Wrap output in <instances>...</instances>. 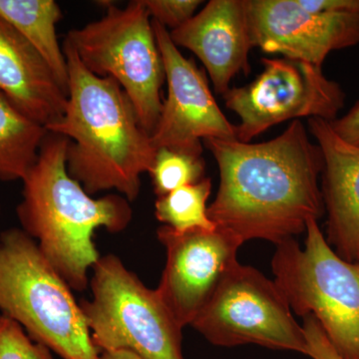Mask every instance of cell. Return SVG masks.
Returning a JSON list of instances; mask_svg holds the SVG:
<instances>
[{"mask_svg":"<svg viewBox=\"0 0 359 359\" xmlns=\"http://www.w3.org/2000/svg\"><path fill=\"white\" fill-rule=\"evenodd\" d=\"M166 249V264L156 292L180 327L196 316L236 264L243 243L229 231H178L168 226L157 231Z\"/></svg>","mask_w":359,"mask_h":359,"instance_id":"11","label":"cell"},{"mask_svg":"<svg viewBox=\"0 0 359 359\" xmlns=\"http://www.w3.org/2000/svg\"><path fill=\"white\" fill-rule=\"evenodd\" d=\"M306 245H276L275 283L299 316H313L344 359H359V264L335 254L318 224H306Z\"/></svg>","mask_w":359,"mask_h":359,"instance_id":"5","label":"cell"},{"mask_svg":"<svg viewBox=\"0 0 359 359\" xmlns=\"http://www.w3.org/2000/svg\"><path fill=\"white\" fill-rule=\"evenodd\" d=\"M151 178L157 197L205 179V161L202 155L170 148L156 151L151 168Z\"/></svg>","mask_w":359,"mask_h":359,"instance_id":"19","label":"cell"},{"mask_svg":"<svg viewBox=\"0 0 359 359\" xmlns=\"http://www.w3.org/2000/svg\"><path fill=\"white\" fill-rule=\"evenodd\" d=\"M191 327L217 346L257 344L306 354L304 327L275 280L252 266L235 264L222 278Z\"/></svg>","mask_w":359,"mask_h":359,"instance_id":"8","label":"cell"},{"mask_svg":"<svg viewBox=\"0 0 359 359\" xmlns=\"http://www.w3.org/2000/svg\"><path fill=\"white\" fill-rule=\"evenodd\" d=\"M304 334L306 339V356L311 359H344L335 351L318 321L313 316L304 318Z\"/></svg>","mask_w":359,"mask_h":359,"instance_id":"22","label":"cell"},{"mask_svg":"<svg viewBox=\"0 0 359 359\" xmlns=\"http://www.w3.org/2000/svg\"><path fill=\"white\" fill-rule=\"evenodd\" d=\"M252 46L321 67L330 52L359 44V13H314L297 0H245Z\"/></svg>","mask_w":359,"mask_h":359,"instance_id":"12","label":"cell"},{"mask_svg":"<svg viewBox=\"0 0 359 359\" xmlns=\"http://www.w3.org/2000/svg\"><path fill=\"white\" fill-rule=\"evenodd\" d=\"M211 192V179L205 178L158 197L156 218L175 231L215 230L216 226L208 217L207 201Z\"/></svg>","mask_w":359,"mask_h":359,"instance_id":"18","label":"cell"},{"mask_svg":"<svg viewBox=\"0 0 359 359\" xmlns=\"http://www.w3.org/2000/svg\"><path fill=\"white\" fill-rule=\"evenodd\" d=\"M47 134L43 125L0 94V180L22 181L39 159Z\"/></svg>","mask_w":359,"mask_h":359,"instance_id":"17","label":"cell"},{"mask_svg":"<svg viewBox=\"0 0 359 359\" xmlns=\"http://www.w3.org/2000/svg\"><path fill=\"white\" fill-rule=\"evenodd\" d=\"M142 2L153 20L171 30L177 29L191 20L203 4L200 0H142Z\"/></svg>","mask_w":359,"mask_h":359,"instance_id":"21","label":"cell"},{"mask_svg":"<svg viewBox=\"0 0 359 359\" xmlns=\"http://www.w3.org/2000/svg\"><path fill=\"white\" fill-rule=\"evenodd\" d=\"M99 359H142L128 351H105L100 353Z\"/></svg>","mask_w":359,"mask_h":359,"instance_id":"24","label":"cell"},{"mask_svg":"<svg viewBox=\"0 0 359 359\" xmlns=\"http://www.w3.org/2000/svg\"><path fill=\"white\" fill-rule=\"evenodd\" d=\"M0 94L48 126L65 114L67 93L39 52L0 18Z\"/></svg>","mask_w":359,"mask_h":359,"instance_id":"15","label":"cell"},{"mask_svg":"<svg viewBox=\"0 0 359 359\" xmlns=\"http://www.w3.org/2000/svg\"><path fill=\"white\" fill-rule=\"evenodd\" d=\"M170 36L177 47H185L202 61L217 93L226 94L236 75L250 71L254 46L245 0H211Z\"/></svg>","mask_w":359,"mask_h":359,"instance_id":"13","label":"cell"},{"mask_svg":"<svg viewBox=\"0 0 359 359\" xmlns=\"http://www.w3.org/2000/svg\"><path fill=\"white\" fill-rule=\"evenodd\" d=\"M152 22L168 83V96L151 135L156 150L170 148L202 155L201 140L237 139V128L219 109L205 73L180 52L167 28Z\"/></svg>","mask_w":359,"mask_h":359,"instance_id":"10","label":"cell"},{"mask_svg":"<svg viewBox=\"0 0 359 359\" xmlns=\"http://www.w3.org/2000/svg\"><path fill=\"white\" fill-rule=\"evenodd\" d=\"M68 144L65 137L48 132L39 159L22 180V200L16 212L22 230L59 276L71 290L83 292L89 285V269L101 257L94 242L95 231L126 230L133 211L123 196L92 198L70 176Z\"/></svg>","mask_w":359,"mask_h":359,"instance_id":"3","label":"cell"},{"mask_svg":"<svg viewBox=\"0 0 359 359\" xmlns=\"http://www.w3.org/2000/svg\"><path fill=\"white\" fill-rule=\"evenodd\" d=\"M309 133L323 152L321 193L327 238L337 256L359 264V147L342 140L330 122L309 118Z\"/></svg>","mask_w":359,"mask_h":359,"instance_id":"14","label":"cell"},{"mask_svg":"<svg viewBox=\"0 0 359 359\" xmlns=\"http://www.w3.org/2000/svg\"><path fill=\"white\" fill-rule=\"evenodd\" d=\"M255 81L224 94L226 106L240 117L237 140L250 143L271 127L302 117L332 122L344 108L346 94L321 67L287 57L262 59Z\"/></svg>","mask_w":359,"mask_h":359,"instance_id":"9","label":"cell"},{"mask_svg":"<svg viewBox=\"0 0 359 359\" xmlns=\"http://www.w3.org/2000/svg\"><path fill=\"white\" fill-rule=\"evenodd\" d=\"M0 311L62 359H99L80 304L22 229L0 235Z\"/></svg>","mask_w":359,"mask_h":359,"instance_id":"4","label":"cell"},{"mask_svg":"<svg viewBox=\"0 0 359 359\" xmlns=\"http://www.w3.org/2000/svg\"><path fill=\"white\" fill-rule=\"evenodd\" d=\"M105 6L103 18L70 30L65 41L90 72L119 83L141 124L152 135L162 111L161 92L166 80L152 18L142 0L130 1L124 8L113 2Z\"/></svg>","mask_w":359,"mask_h":359,"instance_id":"6","label":"cell"},{"mask_svg":"<svg viewBox=\"0 0 359 359\" xmlns=\"http://www.w3.org/2000/svg\"><path fill=\"white\" fill-rule=\"evenodd\" d=\"M0 359H53L48 347L30 339L18 321L0 316Z\"/></svg>","mask_w":359,"mask_h":359,"instance_id":"20","label":"cell"},{"mask_svg":"<svg viewBox=\"0 0 359 359\" xmlns=\"http://www.w3.org/2000/svg\"><path fill=\"white\" fill-rule=\"evenodd\" d=\"M0 18L35 49L68 94V66L56 26L62 11L54 0H0Z\"/></svg>","mask_w":359,"mask_h":359,"instance_id":"16","label":"cell"},{"mask_svg":"<svg viewBox=\"0 0 359 359\" xmlns=\"http://www.w3.org/2000/svg\"><path fill=\"white\" fill-rule=\"evenodd\" d=\"M330 125L342 140L359 147V101L346 115L337 117Z\"/></svg>","mask_w":359,"mask_h":359,"instance_id":"23","label":"cell"},{"mask_svg":"<svg viewBox=\"0 0 359 359\" xmlns=\"http://www.w3.org/2000/svg\"><path fill=\"white\" fill-rule=\"evenodd\" d=\"M62 47L67 102L62 117L45 128L69 140L68 173L89 195L117 190L133 202L140 193L142 175L154 163L152 137L119 83L90 72L68 42Z\"/></svg>","mask_w":359,"mask_h":359,"instance_id":"2","label":"cell"},{"mask_svg":"<svg viewBox=\"0 0 359 359\" xmlns=\"http://www.w3.org/2000/svg\"><path fill=\"white\" fill-rule=\"evenodd\" d=\"M204 143L219 170L218 193L208 217L243 244L294 240L309 221L325 215L318 182L325 160L301 120L263 143L216 138Z\"/></svg>","mask_w":359,"mask_h":359,"instance_id":"1","label":"cell"},{"mask_svg":"<svg viewBox=\"0 0 359 359\" xmlns=\"http://www.w3.org/2000/svg\"><path fill=\"white\" fill-rule=\"evenodd\" d=\"M80 302L99 351H128L142 359H185L182 330L158 295L115 255L101 257Z\"/></svg>","mask_w":359,"mask_h":359,"instance_id":"7","label":"cell"}]
</instances>
